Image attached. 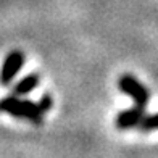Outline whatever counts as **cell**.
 Returning a JSON list of instances; mask_svg holds the SVG:
<instances>
[{
  "instance_id": "8992f818",
  "label": "cell",
  "mask_w": 158,
  "mask_h": 158,
  "mask_svg": "<svg viewBox=\"0 0 158 158\" xmlns=\"http://www.w3.org/2000/svg\"><path fill=\"white\" fill-rule=\"evenodd\" d=\"M139 129L142 132H150L158 129V113L150 114V116H143L142 121L139 123Z\"/></svg>"
},
{
  "instance_id": "6da1fadb",
  "label": "cell",
  "mask_w": 158,
  "mask_h": 158,
  "mask_svg": "<svg viewBox=\"0 0 158 158\" xmlns=\"http://www.w3.org/2000/svg\"><path fill=\"white\" fill-rule=\"evenodd\" d=\"M0 111L8 113L13 118L26 119L35 126L44 123V113L40 111L37 103L31 102V100L19 98L18 95H13V94L10 97L0 98Z\"/></svg>"
},
{
  "instance_id": "7a4b0ae2",
  "label": "cell",
  "mask_w": 158,
  "mask_h": 158,
  "mask_svg": "<svg viewBox=\"0 0 158 158\" xmlns=\"http://www.w3.org/2000/svg\"><path fill=\"white\" fill-rule=\"evenodd\" d=\"M118 89L134 100L137 106L145 108L150 102V90L132 74H123L118 79Z\"/></svg>"
},
{
  "instance_id": "277c9868",
  "label": "cell",
  "mask_w": 158,
  "mask_h": 158,
  "mask_svg": "<svg viewBox=\"0 0 158 158\" xmlns=\"http://www.w3.org/2000/svg\"><path fill=\"white\" fill-rule=\"evenodd\" d=\"M143 110L145 108L134 105L132 108L119 111L116 114V118H114V126H116V129H119V131H127V129L139 126V123L143 118Z\"/></svg>"
},
{
  "instance_id": "5b68a950",
  "label": "cell",
  "mask_w": 158,
  "mask_h": 158,
  "mask_svg": "<svg viewBox=\"0 0 158 158\" xmlns=\"http://www.w3.org/2000/svg\"><path fill=\"white\" fill-rule=\"evenodd\" d=\"M39 82H40L39 74H35V73L27 74V76H24L23 79H19V81L13 85L11 94H13V95H18V97L26 95V94H29V92H32L35 87H37Z\"/></svg>"
},
{
  "instance_id": "52a82bcc",
  "label": "cell",
  "mask_w": 158,
  "mask_h": 158,
  "mask_svg": "<svg viewBox=\"0 0 158 158\" xmlns=\"http://www.w3.org/2000/svg\"><path fill=\"white\" fill-rule=\"evenodd\" d=\"M39 108H40V111L42 113H47V111H50V108H52V105H53V100H52V97H50V94H44L42 95V98L39 100Z\"/></svg>"
},
{
  "instance_id": "3957f363",
  "label": "cell",
  "mask_w": 158,
  "mask_h": 158,
  "mask_svg": "<svg viewBox=\"0 0 158 158\" xmlns=\"http://www.w3.org/2000/svg\"><path fill=\"white\" fill-rule=\"evenodd\" d=\"M24 64V53L21 50H13L5 56L0 68V85H10L15 76L21 71Z\"/></svg>"
}]
</instances>
